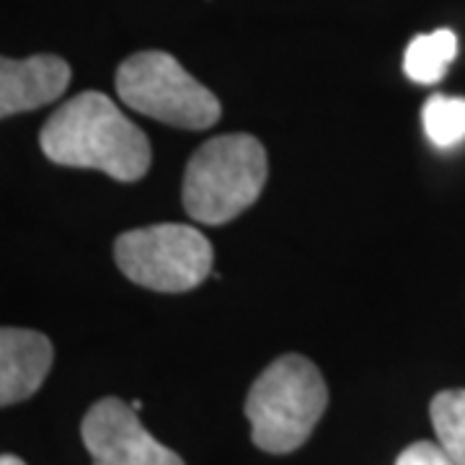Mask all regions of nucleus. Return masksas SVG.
Segmentation results:
<instances>
[{
    "mask_svg": "<svg viewBox=\"0 0 465 465\" xmlns=\"http://www.w3.org/2000/svg\"><path fill=\"white\" fill-rule=\"evenodd\" d=\"M213 246L192 225L158 223L114 241L119 272L153 292H189L213 274Z\"/></svg>",
    "mask_w": 465,
    "mask_h": 465,
    "instance_id": "obj_5",
    "label": "nucleus"
},
{
    "mask_svg": "<svg viewBox=\"0 0 465 465\" xmlns=\"http://www.w3.org/2000/svg\"><path fill=\"white\" fill-rule=\"evenodd\" d=\"M458 54V36L450 29L419 34L403 54V73L419 85L440 84Z\"/></svg>",
    "mask_w": 465,
    "mask_h": 465,
    "instance_id": "obj_9",
    "label": "nucleus"
},
{
    "mask_svg": "<svg viewBox=\"0 0 465 465\" xmlns=\"http://www.w3.org/2000/svg\"><path fill=\"white\" fill-rule=\"evenodd\" d=\"M70 85V65L57 54L29 60L3 57L0 63V114L14 116L60 99Z\"/></svg>",
    "mask_w": 465,
    "mask_h": 465,
    "instance_id": "obj_7",
    "label": "nucleus"
},
{
    "mask_svg": "<svg viewBox=\"0 0 465 465\" xmlns=\"http://www.w3.org/2000/svg\"><path fill=\"white\" fill-rule=\"evenodd\" d=\"M396 465H455L450 460L448 455H445V450L440 448V445H434V442H414V445H409L406 450H401L399 460Z\"/></svg>",
    "mask_w": 465,
    "mask_h": 465,
    "instance_id": "obj_12",
    "label": "nucleus"
},
{
    "mask_svg": "<svg viewBox=\"0 0 465 465\" xmlns=\"http://www.w3.org/2000/svg\"><path fill=\"white\" fill-rule=\"evenodd\" d=\"M0 465H26L21 458H16V455H3L0 458Z\"/></svg>",
    "mask_w": 465,
    "mask_h": 465,
    "instance_id": "obj_13",
    "label": "nucleus"
},
{
    "mask_svg": "<svg viewBox=\"0 0 465 465\" xmlns=\"http://www.w3.org/2000/svg\"><path fill=\"white\" fill-rule=\"evenodd\" d=\"M52 360L54 349L45 333L5 326L0 331V403L32 399L52 370Z\"/></svg>",
    "mask_w": 465,
    "mask_h": 465,
    "instance_id": "obj_8",
    "label": "nucleus"
},
{
    "mask_svg": "<svg viewBox=\"0 0 465 465\" xmlns=\"http://www.w3.org/2000/svg\"><path fill=\"white\" fill-rule=\"evenodd\" d=\"M116 94L130 109L182 130L213 127L223 106L168 52L148 50L127 57L116 70Z\"/></svg>",
    "mask_w": 465,
    "mask_h": 465,
    "instance_id": "obj_4",
    "label": "nucleus"
},
{
    "mask_svg": "<svg viewBox=\"0 0 465 465\" xmlns=\"http://www.w3.org/2000/svg\"><path fill=\"white\" fill-rule=\"evenodd\" d=\"M326 403V381L308 357H277L253 381L243 406L253 445L272 455L298 450L313 434Z\"/></svg>",
    "mask_w": 465,
    "mask_h": 465,
    "instance_id": "obj_2",
    "label": "nucleus"
},
{
    "mask_svg": "<svg viewBox=\"0 0 465 465\" xmlns=\"http://www.w3.org/2000/svg\"><path fill=\"white\" fill-rule=\"evenodd\" d=\"M39 145L57 166L91 168L124 183L140 182L150 168L148 134L99 91L65 101L42 127Z\"/></svg>",
    "mask_w": 465,
    "mask_h": 465,
    "instance_id": "obj_1",
    "label": "nucleus"
},
{
    "mask_svg": "<svg viewBox=\"0 0 465 465\" xmlns=\"http://www.w3.org/2000/svg\"><path fill=\"white\" fill-rule=\"evenodd\" d=\"M437 445L455 465H465V391H440L430 403Z\"/></svg>",
    "mask_w": 465,
    "mask_h": 465,
    "instance_id": "obj_10",
    "label": "nucleus"
},
{
    "mask_svg": "<svg viewBox=\"0 0 465 465\" xmlns=\"http://www.w3.org/2000/svg\"><path fill=\"white\" fill-rule=\"evenodd\" d=\"M266 173V150L253 134L213 137L186 163L183 210L202 225H225L259 200Z\"/></svg>",
    "mask_w": 465,
    "mask_h": 465,
    "instance_id": "obj_3",
    "label": "nucleus"
},
{
    "mask_svg": "<svg viewBox=\"0 0 465 465\" xmlns=\"http://www.w3.org/2000/svg\"><path fill=\"white\" fill-rule=\"evenodd\" d=\"M424 133L434 148H452L465 140V99L434 94L421 109Z\"/></svg>",
    "mask_w": 465,
    "mask_h": 465,
    "instance_id": "obj_11",
    "label": "nucleus"
},
{
    "mask_svg": "<svg viewBox=\"0 0 465 465\" xmlns=\"http://www.w3.org/2000/svg\"><path fill=\"white\" fill-rule=\"evenodd\" d=\"M81 437L94 465H183L140 424L133 403L119 399L96 401L84 416Z\"/></svg>",
    "mask_w": 465,
    "mask_h": 465,
    "instance_id": "obj_6",
    "label": "nucleus"
}]
</instances>
